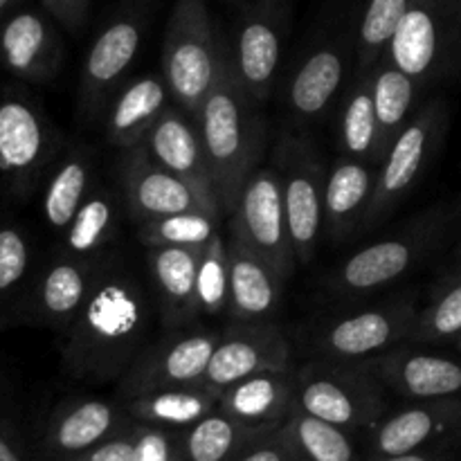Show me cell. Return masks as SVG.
Returning a JSON list of instances; mask_svg holds the SVG:
<instances>
[{
	"label": "cell",
	"instance_id": "cb8c5ba5",
	"mask_svg": "<svg viewBox=\"0 0 461 461\" xmlns=\"http://www.w3.org/2000/svg\"><path fill=\"white\" fill-rule=\"evenodd\" d=\"M230 322H273L286 279L239 239H228Z\"/></svg>",
	"mask_w": 461,
	"mask_h": 461
},
{
	"label": "cell",
	"instance_id": "5bb4252c",
	"mask_svg": "<svg viewBox=\"0 0 461 461\" xmlns=\"http://www.w3.org/2000/svg\"><path fill=\"white\" fill-rule=\"evenodd\" d=\"M351 66L356 68L354 27L340 25L313 41L284 86V106L295 124H315L331 111Z\"/></svg>",
	"mask_w": 461,
	"mask_h": 461
},
{
	"label": "cell",
	"instance_id": "9c48e42d",
	"mask_svg": "<svg viewBox=\"0 0 461 461\" xmlns=\"http://www.w3.org/2000/svg\"><path fill=\"white\" fill-rule=\"evenodd\" d=\"M444 219L437 212L414 219L408 228L360 248L327 279L338 295H367L417 268L439 243Z\"/></svg>",
	"mask_w": 461,
	"mask_h": 461
},
{
	"label": "cell",
	"instance_id": "d590c367",
	"mask_svg": "<svg viewBox=\"0 0 461 461\" xmlns=\"http://www.w3.org/2000/svg\"><path fill=\"white\" fill-rule=\"evenodd\" d=\"M221 216L212 212H183L140 223L138 239L144 248H192L203 250L219 234Z\"/></svg>",
	"mask_w": 461,
	"mask_h": 461
},
{
	"label": "cell",
	"instance_id": "f546056e",
	"mask_svg": "<svg viewBox=\"0 0 461 461\" xmlns=\"http://www.w3.org/2000/svg\"><path fill=\"white\" fill-rule=\"evenodd\" d=\"M120 198L111 187L97 183L61 234V250L81 259H104L120 232Z\"/></svg>",
	"mask_w": 461,
	"mask_h": 461
},
{
	"label": "cell",
	"instance_id": "f6af8a7d",
	"mask_svg": "<svg viewBox=\"0 0 461 461\" xmlns=\"http://www.w3.org/2000/svg\"><path fill=\"white\" fill-rule=\"evenodd\" d=\"M0 461H23L21 455L14 450V446L5 439L3 432H0Z\"/></svg>",
	"mask_w": 461,
	"mask_h": 461
},
{
	"label": "cell",
	"instance_id": "ab89813d",
	"mask_svg": "<svg viewBox=\"0 0 461 461\" xmlns=\"http://www.w3.org/2000/svg\"><path fill=\"white\" fill-rule=\"evenodd\" d=\"M30 264L32 248L27 234L18 225H0V306L21 291Z\"/></svg>",
	"mask_w": 461,
	"mask_h": 461
},
{
	"label": "cell",
	"instance_id": "44dd1931",
	"mask_svg": "<svg viewBox=\"0 0 461 461\" xmlns=\"http://www.w3.org/2000/svg\"><path fill=\"white\" fill-rule=\"evenodd\" d=\"M144 151L158 165L183 178L212 210L223 214L219 198H216L210 160H207L196 122H192V117L185 115L180 108H167L165 115L158 120V124L149 133L147 142H144Z\"/></svg>",
	"mask_w": 461,
	"mask_h": 461
},
{
	"label": "cell",
	"instance_id": "484cf974",
	"mask_svg": "<svg viewBox=\"0 0 461 461\" xmlns=\"http://www.w3.org/2000/svg\"><path fill=\"white\" fill-rule=\"evenodd\" d=\"M297 369H277L248 376L219 394V410L237 421L273 428L295 410Z\"/></svg>",
	"mask_w": 461,
	"mask_h": 461
},
{
	"label": "cell",
	"instance_id": "8d00e7d4",
	"mask_svg": "<svg viewBox=\"0 0 461 461\" xmlns=\"http://www.w3.org/2000/svg\"><path fill=\"white\" fill-rule=\"evenodd\" d=\"M461 336V270L439 282L432 300L414 320L410 340L421 345L455 342Z\"/></svg>",
	"mask_w": 461,
	"mask_h": 461
},
{
	"label": "cell",
	"instance_id": "7c38bea8",
	"mask_svg": "<svg viewBox=\"0 0 461 461\" xmlns=\"http://www.w3.org/2000/svg\"><path fill=\"white\" fill-rule=\"evenodd\" d=\"M275 162L282 178L293 250L297 264L306 266L315 259L324 234V162L304 133L282 135L275 149Z\"/></svg>",
	"mask_w": 461,
	"mask_h": 461
},
{
	"label": "cell",
	"instance_id": "74e56055",
	"mask_svg": "<svg viewBox=\"0 0 461 461\" xmlns=\"http://www.w3.org/2000/svg\"><path fill=\"white\" fill-rule=\"evenodd\" d=\"M284 437L309 461H354V446L345 435V428L333 426L297 408L284 428Z\"/></svg>",
	"mask_w": 461,
	"mask_h": 461
},
{
	"label": "cell",
	"instance_id": "ffe728a7",
	"mask_svg": "<svg viewBox=\"0 0 461 461\" xmlns=\"http://www.w3.org/2000/svg\"><path fill=\"white\" fill-rule=\"evenodd\" d=\"M367 367L383 387L408 399H450L461 392V360L450 356L399 345L367 360Z\"/></svg>",
	"mask_w": 461,
	"mask_h": 461
},
{
	"label": "cell",
	"instance_id": "c3c4849f",
	"mask_svg": "<svg viewBox=\"0 0 461 461\" xmlns=\"http://www.w3.org/2000/svg\"><path fill=\"white\" fill-rule=\"evenodd\" d=\"M230 3H237V5H248V3H255V0H230Z\"/></svg>",
	"mask_w": 461,
	"mask_h": 461
},
{
	"label": "cell",
	"instance_id": "8fae6325",
	"mask_svg": "<svg viewBox=\"0 0 461 461\" xmlns=\"http://www.w3.org/2000/svg\"><path fill=\"white\" fill-rule=\"evenodd\" d=\"M230 216V237L246 243L284 279L291 277L297 257L288 228L282 178L275 167H255L248 174Z\"/></svg>",
	"mask_w": 461,
	"mask_h": 461
},
{
	"label": "cell",
	"instance_id": "2e32d148",
	"mask_svg": "<svg viewBox=\"0 0 461 461\" xmlns=\"http://www.w3.org/2000/svg\"><path fill=\"white\" fill-rule=\"evenodd\" d=\"M293 347L275 322H230L221 329L219 345L203 376L216 394L261 372L291 369Z\"/></svg>",
	"mask_w": 461,
	"mask_h": 461
},
{
	"label": "cell",
	"instance_id": "ac0fdd59",
	"mask_svg": "<svg viewBox=\"0 0 461 461\" xmlns=\"http://www.w3.org/2000/svg\"><path fill=\"white\" fill-rule=\"evenodd\" d=\"M117 178H120L122 198L138 223H147L167 214H183V212H212L221 216L183 178L158 165L144 151V147L122 151L117 162Z\"/></svg>",
	"mask_w": 461,
	"mask_h": 461
},
{
	"label": "cell",
	"instance_id": "681fc988",
	"mask_svg": "<svg viewBox=\"0 0 461 461\" xmlns=\"http://www.w3.org/2000/svg\"><path fill=\"white\" fill-rule=\"evenodd\" d=\"M455 342H457V347H459V351H461V336H459L457 340H455Z\"/></svg>",
	"mask_w": 461,
	"mask_h": 461
},
{
	"label": "cell",
	"instance_id": "4dcf8cb0",
	"mask_svg": "<svg viewBox=\"0 0 461 461\" xmlns=\"http://www.w3.org/2000/svg\"><path fill=\"white\" fill-rule=\"evenodd\" d=\"M216 408H219V394L205 383L169 387V390L129 399V412L138 421L158 428H192Z\"/></svg>",
	"mask_w": 461,
	"mask_h": 461
},
{
	"label": "cell",
	"instance_id": "83f0119b",
	"mask_svg": "<svg viewBox=\"0 0 461 461\" xmlns=\"http://www.w3.org/2000/svg\"><path fill=\"white\" fill-rule=\"evenodd\" d=\"M455 428H461L459 401H453V396L423 401L421 405L394 412L378 426L376 448L383 455L417 453L423 444Z\"/></svg>",
	"mask_w": 461,
	"mask_h": 461
},
{
	"label": "cell",
	"instance_id": "3957f363",
	"mask_svg": "<svg viewBox=\"0 0 461 461\" xmlns=\"http://www.w3.org/2000/svg\"><path fill=\"white\" fill-rule=\"evenodd\" d=\"M225 39H221L205 0H176L162 41V72L171 99L196 120L214 88Z\"/></svg>",
	"mask_w": 461,
	"mask_h": 461
},
{
	"label": "cell",
	"instance_id": "e575fe53",
	"mask_svg": "<svg viewBox=\"0 0 461 461\" xmlns=\"http://www.w3.org/2000/svg\"><path fill=\"white\" fill-rule=\"evenodd\" d=\"M270 430L273 428L248 426L216 408L189 430L187 457L189 461H225L234 450Z\"/></svg>",
	"mask_w": 461,
	"mask_h": 461
},
{
	"label": "cell",
	"instance_id": "5b68a950",
	"mask_svg": "<svg viewBox=\"0 0 461 461\" xmlns=\"http://www.w3.org/2000/svg\"><path fill=\"white\" fill-rule=\"evenodd\" d=\"M66 149L43 108L21 90L0 93V185L9 196H27L52 171Z\"/></svg>",
	"mask_w": 461,
	"mask_h": 461
},
{
	"label": "cell",
	"instance_id": "7402d4cb",
	"mask_svg": "<svg viewBox=\"0 0 461 461\" xmlns=\"http://www.w3.org/2000/svg\"><path fill=\"white\" fill-rule=\"evenodd\" d=\"M147 250L158 318L165 331L196 327V320L203 315L198 302L201 250L192 248H147Z\"/></svg>",
	"mask_w": 461,
	"mask_h": 461
},
{
	"label": "cell",
	"instance_id": "603a6c76",
	"mask_svg": "<svg viewBox=\"0 0 461 461\" xmlns=\"http://www.w3.org/2000/svg\"><path fill=\"white\" fill-rule=\"evenodd\" d=\"M171 93L162 75H140L117 88L104 111V133L120 151L144 147L149 133L171 106Z\"/></svg>",
	"mask_w": 461,
	"mask_h": 461
},
{
	"label": "cell",
	"instance_id": "f907efd6",
	"mask_svg": "<svg viewBox=\"0 0 461 461\" xmlns=\"http://www.w3.org/2000/svg\"><path fill=\"white\" fill-rule=\"evenodd\" d=\"M459 257H461V243H459Z\"/></svg>",
	"mask_w": 461,
	"mask_h": 461
},
{
	"label": "cell",
	"instance_id": "4fadbf2b",
	"mask_svg": "<svg viewBox=\"0 0 461 461\" xmlns=\"http://www.w3.org/2000/svg\"><path fill=\"white\" fill-rule=\"evenodd\" d=\"M147 30V0H126L99 30L79 75V113L95 122L124 84Z\"/></svg>",
	"mask_w": 461,
	"mask_h": 461
},
{
	"label": "cell",
	"instance_id": "9a60e30c",
	"mask_svg": "<svg viewBox=\"0 0 461 461\" xmlns=\"http://www.w3.org/2000/svg\"><path fill=\"white\" fill-rule=\"evenodd\" d=\"M216 329H176L153 340L140 351L124 376L120 378V394L126 399L169 390V387L203 383L212 354L219 345Z\"/></svg>",
	"mask_w": 461,
	"mask_h": 461
},
{
	"label": "cell",
	"instance_id": "bcb514c9",
	"mask_svg": "<svg viewBox=\"0 0 461 461\" xmlns=\"http://www.w3.org/2000/svg\"><path fill=\"white\" fill-rule=\"evenodd\" d=\"M383 461H430V459L417 453H405V455H387V459Z\"/></svg>",
	"mask_w": 461,
	"mask_h": 461
},
{
	"label": "cell",
	"instance_id": "ba28073f",
	"mask_svg": "<svg viewBox=\"0 0 461 461\" xmlns=\"http://www.w3.org/2000/svg\"><path fill=\"white\" fill-rule=\"evenodd\" d=\"M295 408L333 426H365L381 414L383 385L367 363L311 358L297 369Z\"/></svg>",
	"mask_w": 461,
	"mask_h": 461
},
{
	"label": "cell",
	"instance_id": "30bf717a",
	"mask_svg": "<svg viewBox=\"0 0 461 461\" xmlns=\"http://www.w3.org/2000/svg\"><path fill=\"white\" fill-rule=\"evenodd\" d=\"M288 39V0L243 5L228 41V59L239 86L264 106L277 90L284 43Z\"/></svg>",
	"mask_w": 461,
	"mask_h": 461
},
{
	"label": "cell",
	"instance_id": "b9f144b4",
	"mask_svg": "<svg viewBox=\"0 0 461 461\" xmlns=\"http://www.w3.org/2000/svg\"><path fill=\"white\" fill-rule=\"evenodd\" d=\"M43 9L68 32H79L88 21L93 0H41Z\"/></svg>",
	"mask_w": 461,
	"mask_h": 461
},
{
	"label": "cell",
	"instance_id": "e0dca14e",
	"mask_svg": "<svg viewBox=\"0 0 461 461\" xmlns=\"http://www.w3.org/2000/svg\"><path fill=\"white\" fill-rule=\"evenodd\" d=\"M104 259H81L66 250L54 255L32 284L23 306L25 318L63 336L84 309Z\"/></svg>",
	"mask_w": 461,
	"mask_h": 461
},
{
	"label": "cell",
	"instance_id": "d6a6232c",
	"mask_svg": "<svg viewBox=\"0 0 461 461\" xmlns=\"http://www.w3.org/2000/svg\"><path fill=\"white\" fill-rule=\"evenodd\" d=\"M117 423H120V412L108 401H79L54 417L50 441L61 453H84L106 441Z\"/></svg>",
	"mask_w": 461,
	"mask_h": 461
},
{
	"label": "cell",
	"instance_id": "7bdbcfd3",
	"mask_svg": "<svg viewBox=\"0 0 461 461\" xmlns=\"http://www.w3.org/2000/svg\"><path fill=\"white\" fill-rule=\"evenodd\" d=\"M86 461H138L135 459L133 435L102 441L95 448H90Z\"/></svg>",
	"mask_w": 461,
	"mask_h": 461
},
{
	"label": "cell",
	"instance_id": "f35d334b",
	"mask_svg": "<svg viewBox=\"0 0 461 461\" xmlns=\"http://www.w3.org/2000/svg\"><path fill=\"white\" fill-rule=\"evenodd\" d=\"M198 302H201V313L207 315V318L228 313L230 259L228 241L221 237V232L201 250V261H198Z\"/></svg>",
	"mask_w": 461,
	"mask_h": 461
},
{
	"label": "cell",
	"instance_id": "d4e9b609",
	"mask_svg": "<svg viewBox=\"0 0 461 461\" xmlns=\"http://www.w3.org/2000/svg\"><path fill=\"white\" fill-rule=\"evenodd\" d=\"M376 185V167L340 156L327 174L324 187V234L331 241H345L363 232L365 216Z\"/></svg>",
	"mask_w": 461,
	"mask_h": 461
},
{
	"label": "cell",
	"instance_id": "836d02e7",
	"mask_svg": "<svg viewBox=\"0 0 461 461\" xmlns=\"http://www.w3.org/2000/svg\"><path fill=\"white\" fill-rule=\"evenodd\" d=\"M414 0H365L354 27L356 75L369 72L390 48Z\"/></svg>",
	"mask_w": 461,
	"mask_h": 461
},
{
	"label": "cell",
	"instance_id": "277c9868",
	"mask_svg": "<svg viewBox=\"0 0 461 461\" xmlns=\"http://www.w3.org/2000/svg\"><path fill=\"white\" fill-rule=\"evenodd\" d=\"M448 106L444 99L421 104L399 138L390 144L376 167V185L365 216V230H374L414 192L432 167L448 131Z\"/></svg>",
	"mask_w": 461,
	"mask_h": 461
},
{
	"label": "cell",
	"instance_id": "60d3db41",
	"mask_svg": "<svg viewBox=\"0 0 461 461\" xmlns=\"http://www.w3.org/2000/svg\"><path fill=\"white\" fill-rule=\"evenodd\" d=\"M135 459L138 461H174V448L165 432L158 426L140 428L133 432Z\"/></svg>",
	"mask_w": 461,
	"mask_h": 461
},
{
	"label": "cell",
	"instance_id": "1f68e13d",
	"mask_svg": "<svg viewBox=\"0 0 461 461\" xmlns=\"http://www.w3.org/2000/svg\"><path fill=\"white\" fill-rule=\"evenodd\" d=\"M369 77H372V93L374 104H376L378 124H381L383 147L387 153L390 144L399 138L401 131L405 129V124L412 120L417 108L421 106L419 95L426 86L385 57L369 70Z\"/></svg>",
	"mask_w": 461,
	"mask_h": 461
},
{
	"label": "cell",
	"instance_id": "4316f807",
	"mask_svg": "<svg viewBox=\"0 0 461 461\" xmlns=\"http://www.w3.org/2000/svg\"><path fill=\"white\" fill-rule=\"evenodd\" d=\"M97 178V158L86 144H72L61 151L52 171L45 178L43 219L52 232L63 234Z\"/></svg>",
	"mask_w": 461,
	"mask_h": 461
},
{
	"label": "cell",
	"instance_id": "f1b7e54d",
	"mask_svg": "<svg viewBox=\"0 0 461 461\" xmlns=\"http://www.w3.org/2000/svg\"><path fill=\"white\" fill-rule=\"evenodd\" d=\"M338 144L342 156L378 167L385 156L381 124L372 93V77L360 72L349 84L338 117Z\"/></svg>",
	"mask_w": 461,
	"mask_h": 461
},
{
	"label": "cell",
	"instance_id": "d6986e66",
	"mask_svg": "<svg viewBox=\"0 0 461 461\" xmlns=\"http://www.w3.org/2000/svg\"><path fill=\"white\" fill-rule=\"evenodd\" d=\"M59 23L48 12L21 9L0 21V63L14 77L30 84H45L63 66V39Z\"/></svg>",
	"mask_w": 461,
	"mask_h": 461
},
{
	"label": "cell",
	"instance_id": "7a4b0ae2",
	"mask_svg": "<svg viewBox=\"0 0 461 461\" xmlns=\"http://www.w3.org/2000/svg\"><path fill=\"white\" fill-rule=\"evenodd\" d=\"M259 108V104L252 102L239 86L225 41L216 84L196 115V129L210 160L216 198L223 214L232 212L239 187L264 151L266 124Z\"/></svg>",
	"mask_w": 461,
	"mask_h": 461
},
{
	"label": "cell",
	"instance_id": "52a82bcc",
	"mask_svg": "<svg viewBox=\"0 0 461 461\" xmlns=\"http://www.w3.org/2000/svg\"><path fill=\"white\" fill-rule=\"evenodd\" d=\"M417 304L410 297L365 306L322 320L309 331L311 358L331 363H367L410 340Z\"/></svg>",
	"mask_w": 461,
	"mask_h": 461
},
{
	"label": "cell",
	"instance_id": "8992f818",
	"mask_svg": "<svg viewBox=\"0 0 461 461\" xmlns=\"http://www.w3.org/2000/svg\"><path fill=\"white\" fill-rule=\"evenodd\" d=\"M385 59L423 86L461 72V0H414Z\"/></svg>",
	"mask_w": 461,
	"mask_h": 461
},
{
	"label": "cell",
	"instance_id": "ee69618b",
	"mask_svg": "<svg viewBox=\"0 0 461 461\" xmlns=\"http://www.w3.org/2000/svg\"><path fill=\"white\" fill-rule=\"evenodd\" d=\"M284 446H286V441L284 444H264L259 448L250 450L248 455H243L239 461H288V453Z\"/></svg>",
	"mask_w": 461,
	"mask_h": 461
},
{
	"label": "cell",
	"instance_id": "6da1fadb",
	"mask_svg": "<svg viewBox=\"0 0 461 461\" xmlns=\"http://www.w3.org/2000/svg\"><path fill=\"white\" fill-rule=\"evenodd\" d=\"M151 322L149 291L120 257L108 252L84 309L63 333V369L81 381L122 378L147 347Z\"/></svg>",
	"mask_w": 461,
	"mask_h": 461
},
{
	"label": "cell",
	"instance_id": "7dc6e473",
	"mask_svg": "<svg viewBox=\"0 0 461 461\" xmlns=\"http://www.w3.org/2000/svg\"><path fill=\"white\" fill-rule=\"evenodd\" d=\"M18 3H21V0H0V21H3L5 16H9V12H12Z\"/></svg>",
	"mask_w": 461,
	"mask_h": 461
}]
</instances>
